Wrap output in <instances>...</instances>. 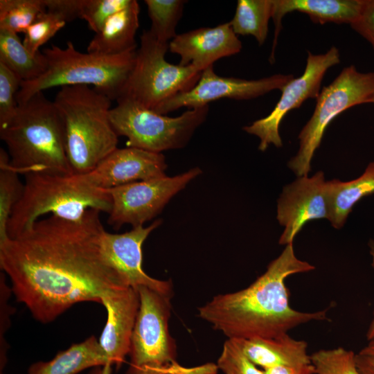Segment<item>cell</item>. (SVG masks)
<instances>
[{"instance_id":"cell-1","label":"cell","mask_w":374,"mask_h":374,"mask_svg":"<svg viewBox=\"0 0 374 374\" xmlns=\"http://www.w3.org/2000/svg\"><path fill=\"white\" fill-rule=\"evenodd\" d=\"M100 213L89 209L78 222L50 215L0 244L1 269L37 321H53L80 302L101 304L129 287L104 250Z\"/></svg>"},{"instance_id":"cell-2","label":"cell","mask_w":374,"mask_h":374,"mask_svg":"<svg viewBox=\"0 0 374 374\" xmlns=\"http://www.w3.org/2000/svg\"><path fill=\"white\" fill-rule=\"evenodd\" d=\"M315 269L297 258L293 243L285 246L267 270L247 287L218 294L198 308V316L228 339H266L310 321L328 320L329 308L302 312L290 305L285 280Z\"/></svg>"},{"instance_id":"cell-3","label":"cell","mask_w":374,"mask_h":374,"mask_svg":"<svg viewBox=\"0 0 374 374\" xmlns=\"http://www.w3.org/2000/svg\"><path fill=\"white\" fill-rule=\"evenodd\" d=\"M11 166L19 174L74 173L66 152L64 127L53 101L43 92L18 105L15 115L0 129Z\"/></svg>"},{"instance_id":"cell-4","label":"cell","mask_w":374,"mask_h":374,"mask_svg":"<svg viewBox=\"0 0 374 374\" xmlns=\"http://www.w3.org/2000/svg\"><path fill=\"white\" fill-rule=\"evenodd\" d=\"M53 103L73 172L89 173L117 148L118 136L109 118L112 100L89 86L71 85L60 88Z\"/></svg>"},{"instance_id":"cell-5","label":"cell","mask_w":374,"mask_h":374,"mask_svg":"<svg viewBox=\"0 0 374 374\" xmlns=\"http://www.w3.org/2000/svg\"><path fill=\"white\" fill-rule=\"evenodd\" d=\"M24 175L22 196L7 225L8 238L19 235L46 214L78 222L89 209L111 212L112 201L108 190L93 186L85 174Z\"/></svg>"},{"instance_id":"cell-6","label":"cell","mask_w":374,"mask_h":374,"mask_svg":"<svg viewBox=\"0 0 374 374\" xmlns=\"http://www.w3.org/2000/svg\"><path fill=\"white\" fill-rule=\"evenodd\" d=\"M136 50L107 55L80 52L71 41L64 48L52 44L42 51L46 71L36 79L21 82L17 103L22 104L45 89L71 85L93 86L112 100H117L133 69Z\"/></svg>"},{"instance_id":"cell-7","label":"cell","mask_w":374,"mask_h":374,"mask_svg":"<svg viewBox=\"0 0 374 374\" xmlns=\"http://www.w3.org/2000/svg\"><path fill=\"white\" fill-rule=\"evenodd\" d=\"M111 109L110 121L116 134L127 139V147L161 153L184 148L206 120L208 105L189 108L169 117L127 98H119Z\"/></svg>"},{"instance_id":"cell-8","label":"cell","mask_w":374,"mask_h":374,"mask_svg":"<svg viewBox=\"0 0 374 374\" xmlns=\"http://www.w3.org/2000/svg\"><path fill=\"white\" fill-rule=\"evenodd\" d=\"M168 49L169 43L159 42L149 30H143L133 69L119 98L154 111L174 96L190 90L202 71L192 64L169 63L165 57Z\"/></svg>"},{"instance_id":"cell-9","label":"cell","mask_w":374,"mask_h":374,"mask_svg":"<svg viewBox=\"0 0 374 374\" xmlns=\"http://www.w3.org/2000/svg\"><path fill=\"white\" fill-rule=\"evenodd\" d=\"M374 98V72H359L354 65L344 68L335 80L320 91L312 116L298 135L299 147L287 163L297 176H307L329 124L344 111Z\"/></svg>"},{"instance_id":"cell-10","label":"cell","mask_w":374,"mask_h":374,"mask_svg":"<svg viewBox=\"0 0 374 374\" xmlns=\"http://www.w3.org/2000/svg\"><path fill=\"white\" fill-rule=\"evenodd\" d=\"M140 305L133 329L127 373L193 374L176 362V344L168 330L170 296L148 287L137 288Z\"/></svg>"},{"instance_id":"cell-11","label":"cell","mask_w":374,"mask_h":374,"mask_svg":"<svg viewBox=\"0 0 374 374\" xmlns=\"http://www.w3.org/2000/svg\"><path fill=\"white\" fill-rule=\"evenodd\" d=\"M202 173L199 168L174 177L163 176L108 189L112 201L107 222L114 229L124 224L133 227L156 217L169 200Z\"/></svg>"},{"instance_id":"cell-12","label":"cell","mask_w":374,"mask_h":374,"mask_svg":"<svg viewBox=\"0 0 374 374\" xmlns=\"http://www.w3.org/2000/svg\"><path fill=\"white\" fill-rule=\"evenodd\" d=\"M339 62V51L334 46L321 54L308 52L304 72L280 90L281 96L270 114L243 127L246 132L259 138V150L265 151L271 144L276 148L283 146L279 126L284 117L291 110L299 108L306 100L317 99L325 73Z\"/></svg>"},{"instance_id":"cell-13","label":"cell","mask_w":374,"mask_h":374,"mask_svg":"<svg viewBox=\"0 0 374 374\" xmlns=\"http://www.w3.org/2000/svg\"><path fill=\"white\" fill-rule=\"evenodd\" d=\"M294 78L293 74H274L257 80L222 77L211 66L202 71L190 90L174 96L154 112L166 115L183 107H200L221 98L252 99L275 89L281 90Z\"/></svg>"},{"instance_id":"cell-14","label":"cell","mask_w":374,"mask_h":374,"mask_svg":"<svg viewBox=\"0 0 374 374\" xmlns=\"http://www.w3.org/2000/svg\"><path fill=\"white\" fill-rule=\"evenodd\" d=\"M328 217L327 181L323 172L319 170L311 177H297L283 187L277 200L276 218L284 226L278 243H293L307 222Z\"/></svg>"},{"instance_id":"cell-15","label":"cell","mask_w":374,"mask_h":374,"mask_svg":"<svg viewBox=\"0 0 374 374\" xmlns=\"http://www.w3.org/2000/svg\"><path fill=\"white\" fill-rule=\"evenodd\" d=\"M166 168L162 153L132 147L117 148L85 175L93 186L108 190L166 176Z\"/></svg>"},{"instance_id":"cell-16","label":"cell","mask_w":374,"mask_h":374,"mask_svg":"<svg viewBox=\"0 0 374 374\" xmlns=\"http://www.w3.org/2000/svg\"><path fill=\"white\" fill-rule=\"evenodd\" d=\"M161 222V220H157L147 227L138 226L120 234L105 231L103 244L107 256L129 286L136 289L141 286L148 287L171 297V282L148 276L142 267V245Z\"/></svg>"},{"instance_id":"cell-17","label":"cell","mask_w":374,"mask_h":374,"mask_svg":"<svg viewBox=\"0 0 374 374\" xmlns=\"http://www.w3.org/2000/svg\"><path fill=\"white\" fill-rule=\"evenodd\" d=\"M101 304L107 311V321L98 339L110 366L118 368L129 355L131 337L139 309L137 289L129 286L104 296Z\"/></svg>"},{"instance_id":"cell-18","label":"cell","mask_w":374,"mask_h":374,"mask_svg":"<svg viewBox=\"0 0 374 374\" xmlns=\"http://www.w3.org/2000/svg\"><path fill=\"white\" fill-rule=\"evenodd\" d=\"M242 48L229 22L192 30L177 35L169 42V50L180 57V65L192 64L201 71L219 59L240 53Z\"/></svg>"},{"instance_id":"cell-19","label":"cell","mask_w":374,"mask_h":374,"mask_svg":"<svg viewBox=\"0 0 374 374\" xmlns=\"http://www.w3.org/2000/svg\"><path fill=\"white\" fill-rule=\"evenodd\" d=\"M271 19L274 24L272 48L269 57L271 64L275 60V50L282 30V19L290 12L297 11L307 15L316 24H348L359 17L363 0H272Z\"/></svg>"},{"instance_id":"cell-20","label":"cell","mask_w":374,"mask_h":374,"mask_svg":"<svg viewBox=\"0 0 374 374\" xmlns=\"http://www.w3.org/2000/svg\"><path fill=\"white\" fill-rule=\"evenodd\" d=\"M234 341L245 357L264 369L284 366H303L311 364L308 344L287 334L266 339H230Z\"/></svg>"},{"instance_id":"cell-21","label":"cell","mask_w":374,"mask_h":374,"mask_svg":"<svg viewBox=\"0 0 374 374\" xmlns=\"http://www.w3.org/2000/svg\"><path fill=\"white\" fill-rule=\"evenodd\" d=\"M139 4H130L110 17L89 42L87 51L101 55L122 54L137 49L135 36L139 26Z\"/></svg>"},{"instance_id":"cell-22","label":"cell","mask_w":374,"mask_h":374,"mask_svg":"<svg viewBox=\"0 0 374 374\" xmlns=\"http://www.w3.org/2000/svg\"><path fill=\"white\" fill-rule=\"evenodd\" d=\"M328 217L331 226L341 229L353 207L363 198L374 194V161L357 178L348 181H327Z\"/></svg>"},{"instance_id":"cell-23","label":"cell","mask_w":374,"mask_h":374,"mask_svg":"<svg viewBox=\"0 0 374 374\" xmlns=\"http://www.w3.org/2000/svg\"><path fill=\"white\" fill-rule=\"evenodd\" d=\"M104 366L111 370L99 341L91 336L59 352L51 360L32 364L28 374H77L89 368Z\"/></svg>"},{"instance_id":"cell-24","label":"cell","mask_w":374,"mask_h":374,"mask_svg":"<svg viewBox=\"0 0 374 374\" xmlns=\"http://www.w3.org/2000/svg\"><path fill=\"white\" fill-rule=\"evenodd\" d=\"M0 63L18 75L22 82L37 78L47 66L42 52L31 53L18 34L4 29H0Z\"/></svg>"},{"instance_id":"cell-25","label":"cell","mask_w":374,"mask_h":374,"mask_svg":"<svg viewBox=\"0 0 374 374\" xmlns=\"http://www.w3.org/2000/svg\"><path fill=\"white\" fill-rule=\"evenodd\" d=\"M272 10V0H238L229 24L237 35H251L261 46L267 37Z\"/></svg>"},{"instance_id":"cell-26","label":"cell","mask_w":374,"mask_h":374,"mask_svg":"<svg viewBox=\"0 0 374 374\" xmlns=\"http://www.w3.org/2000/svg\"><path fill=\"white\" fill-rule=\"evenodd\" d=\"M11 166L10 157L0 148V244L8 239L7 225L12 211L21 199L24 184Z\"/></svg>"},{"instance_id":"cell-27","label":"cell","mask_w":374,"mask_h":374,"mask_svg":"<svg viewBox=\"0 0 374 374\" xmlns=\"http://www.w3.org/2000/svg\"><path fill=\"white\" fill-rule=\"evenodd\" d=\"M151 21L150 33L159 42L169 43L177 34L176 28L180 20L186 1L145 0Z\"/></svg>"},{"instance_id":"cell-28","label":"cell","mask_w":374,"mask_h":374,"mask_svg":"<svg viewBox=\"0 0 374 374\" xmlns=\"http://www.w3.org/2000/svg\"><path fill=\"white\" fill-rule=\"evenodd\" d=\"M45 10L44 0H0V29L25 33Z\"/></svg>"},{"instance_id":"cell-29","label":"cell","mask_w":374,"mask_h":374,"mask_svg":"<svg viewBox=\"0 0 374 374\" xmlns=\"http://www.w3.org/2000/svg\"><path fill=\"white\" fill-rule=\"evenodd\" d=\"M356 354L342 347L321 349L310 355L314 374H360Z\"/></svg>"},{"instance_id":"cell-30","label":"cell","mask_w":374,"mask_h":374,"mask_svg":"<svg viewBox=\"0 0 374 374\" xmlns=\"http://www.w3.org/2000/svg\"><path fill=\"white\" fill-rule=\"evenodd\" d=\"M66 21L57 14L45 10L41 12L24 33L23 43L33 54L51 39L66 24Z\"/></svg>"},{"instance_id":"cell-31","label":"cell","mask_w":374,"mask_h":374,"mask_svg":"<svg viewBox=\"0 0 374 374\" xmlns=\"http://www.w3.org/2000/svg\"><path fill=\"white\" fill-rule=\"evenodd\" d=\"M22 80L0 63V129L12 120L18 108L17 94Z\"/></svg>"},{"instance_id":"cell-32","label":"cell","mask_w":374,"mask_h":374,"mask_svg":"<svg viewBox=\"0 0 374 374\" xmlns=\"http://www.w3.org/2000/svg\"><path fill=\"white\" fill-rule=\"evenodd\" d=\"M132 0H83L80 19L89 28L98 33L106 21L116 12L127 7Z\"/></svg>"},{"instance_id":"cell-33","label":"cell","mask_w":374,"mask_h":374,"mask_svg":"<svg viewBox=\"0 0 374 374\" xmlns=\"http://www.w3.org/2000/svg\"><path fill=\"white\" fill-rule=\"evenodd\" d=\"M217 367L224 374H265L263 371L250 362L233 340L224 344L217 360Z\"/></svg>"},{"instance_id":"cell-34","label":"cell","mask_w":374,"mask_h":374,"mask_svg":"<svg viewBox=\"0 0 374 374\" xmlns=\"http://www.w3.org/2000/svg\"><path fill=\"white\" fill-rule=\"evenodd\" d=\"M350 26L374 48V0H363L359 17Z\"/></svg>"},{"instance_id":"cell-35","label":"cell","mask_w":374,"mask_h":374,"mask_svg":"<svg viewBox=\"0 0 374 374\" xmlns=\"http://www.w3.org/2000/svg\"><path fill=\"white\" fill-rule=\"evenodd\" d=\"M0 290H1V330H0V343H1V370L5 365L6 360V354L7 351V344L4 340V335L8 328L9 322V312L10 305L8 303V300L11 288H9L6 283L5 274L1 273L0 277Z\"/></svg>"},{"instance_id":"cell-36","label":"cell","mask_w":374,"mask_h":374,"mask_svg":"<svg viewBox=\"0 0 374 374\" xmlns=\"http://www.w3.org/2000/svg\"><path fill=\"white\" fill-rule=\"evenodd\" d=\"M46 10L62 17L66 22L81 17L83 0H44Z\"/></svg>"},{"instance_id":"cell-37","label":"cell","mask_w":374,"mask_h":374,"mask_svg":"<svg viewBox=\"0 0 374 374\" xmlns=\"http://www.w3.org/2000/svg\"><path fill=\"white\" fill-rule=\"evenodd\" d=\"M265 374H314L312 364L297 367L274 366L263 370Z\"/></svg>"},{"instance_id":"cell-38","label":"cell","mask_w":374,"mask_h":374,"mask_svg":"<svg viewBox=\"0 0 374 374\" xmlns=\"http://www.w3.org/2000/svg\"><path fill=\"white\" fill-rule=\"evenodd\" d=\"M355 359L360 374H374V362L371 359L357 353Z\"/></svg>"},{"instance_id":"cell-39","label":"cell","mask_w":374,"mask_h":374,"mask_svg":"<svg viewBox=\"0 0 374 374\" xmlns=\"http://www.w3.org/2000/svg\"><path fill=\"white\" fill-rule=\"evenodd\" d=\"M368 247L369 249V253L371 257V266L374 270V239L369 240L368 242ZM366 338L367 341H369L374 338V309L372 319L366 331Z\"/></svg>"},{"instance_id":"cell-40","label":"cell","mask_w":374,"mask_h":374,"mask_svg":"<svg viewBox=\"0 0 374 374\" xmlns=\"http://www.w3.org/2000/svg\"><path fill=\"white\" fill-rule=\"evenodd\" d=\"M358 353L371 359L374 362V338L368 341L367 344Z\"/></svg>"},{"instance_id":"cell-41","label":"cell","mask_w":374,"mask_h":374,"mask_svg":"<svg viewBox=\"0 0 374 374\" xmlns=\"http://www.w3.org/2000/svg\"><path fill=\"white\" fill-rule=\"evenodd\" d=\"M111 370L105 368L104 366H98L93 369L89 374H110Z\"/></svg>"},{"instance_id":"cell-42","label":"cell","mask_w":374,"mask_h":374,"mask_svg":"<svg viewBox=\"0 0 374 374\" xmlns=\"http://www.w3.org/2000/svg\"><path fill=\"white\" fill-rule=\"evenodd\" d=\"M130 374H161V373H157V372H153V371H139V372L132 373Z\"/></svg>"},{"instance_id":"cell-43","label":"cell","mask_w":374,"mask_h":374,"mask_svg":"<svg viewBox=\"0 0 374 374\" xmlns=\"http://www.w3.org/2000/svg\"><path fill=\"white\" fill-rule=\"evenodd\" d=\"M373 103V104H374V98H373V100H372V103Z\"/></svg>"}]
</instances>
